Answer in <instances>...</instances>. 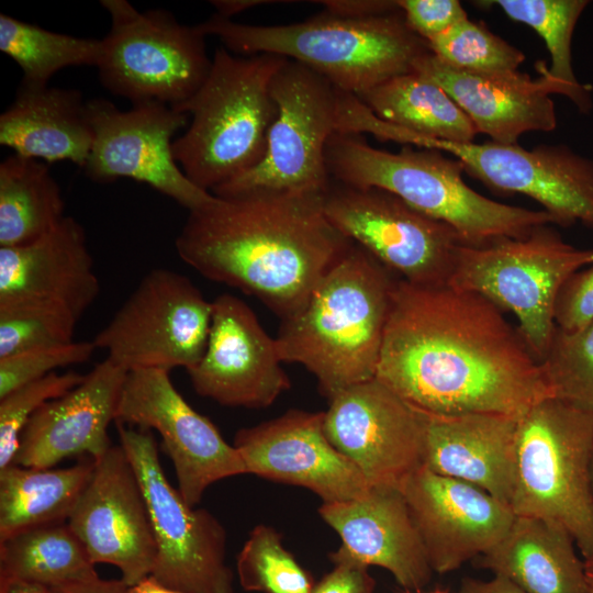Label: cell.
Masks as SVG:
<instances>
[{
    "instance_id": "17",
    "label": "cell",
    "mask_w": 593,
    "mask_h": 593,
    "mask_svg": "<svg viewBox=\"0 0 593 593\" xmlns=\"http://www.w3.org/2000/svg\"><path fill=\"white\" fill-rule=\"evenodd\" d=\"M324 433L369 484L401 488L423 467L425 414L378 378L331 398Z\"/></svg>"
},
{
    "instance_id": "47",
    "label": "cell",
    "mask_w": 593,
    "mask_h": 593,
    "mask_svg": "<svg viewBox=\"0 0 593 593\" xmlns=\"http://www.w3.org/2000/svg\"><path fill=\"white\" fill-rule=\"evenodd\" d=\"M280 3L286 1H262V0H215L211 1L216 9L215 14L231 19L233 15L264 3Z\"/></svg>"
},
{
    "instance_id": "23",
    "label": "cell",
    "mask_w": 593,
    "mask_h": 593,
    "mask_svg": "<svg viewBox=\"0 0 593 593\" xmlns=\"http://www.w3.org/2000/svg\"><path fill=\"white\" fill-rule=\"evenodd\" d=\"M99 292L85 228L72 216L33 243L0 247V309L49 306L81 318Z\"/></svg>"
},
{
    "instance_id": "2",
    "label": "cell",
    "mask_w": 593,
    "mask_h": 593,
    "mask_svg": "<svg viewBox=\"0 0 593 593\" xmlns=\"http://www.w3.org/2000/svg\"><path fill=\"white\" fill-rule=\"evenodd\" d=\"M324 193L250 190L189 211L181 260L259 300L280 321L298 313L351 240L324 212Z\"/></svg>"
},
{
    "instance_id": "12",
    "label": "cell",
    "mask_w": 593,
    "mask_h": 593,
    "mask_svg": "<svg viewBox=\"0 0 593 593\" xmlns=\"http://www.w3.org/2000/svg\"><path fill=\"white\" fill-rule=\"evenodd\" d=\"M270 92L277 116L257 166L223 184L217 197L250 190L325 193L332 178L325 161L336 133L337 88L324 76L291 59L273 75Z\"/></svg>"
},
{
    "instance_id": "51",
    "label": "cell",
    "mask_w": 593,
    "mask_h": 593,
    "mask_svg": "<svg viewBox=\"0 0 593 593\" xmlns=\"http://www.w3.org/2000/svg\"><path fill=\"white\" fill-rule=\"evenodd\" d=\"M403 593H413L412 591H409V590H404ZM427 593H448V591L446 590H440V589H437V590H434L432 592H427Z\"/></svg>"
},
{
    "instance_id": "8",
    "label": "cell",
    "mask_w": 593,
    "mask_h": 593,
    "mask_svg": "<svg viewBox=\"0 0 593 593\" xmlns=\"http://www.w3.org/2000/svg\"><path fill=\"white\" fill-rule=\"evenodd\" d=\"M552 225L482 246L461 244L447 283L511 312L540 362L557 326L555 309L561 287L575 271L593 264V248L572 246Z\"/></svg>"
},
{
    "instance_id": "18",
    "label": "cell",
    "mask_w": 593,
    "mask_h": 593,
    "mask_svg": "<svg viewBox=\"0 0 593 593\" xmlns=\"http://www.w3.org/2000/svg\"><path fill=\"white\" fill-rule=\"evenodd\" d=\"M93 564L116 567L126 585L150 575L157 545L145 494L121 444L99 459L68 521Z\"/></svg>"
},
{
    "instance_id": "34",
    "label": "cell",
    "mask_w": 593,
    "mask_h": 593,
    "mask_svg": "<svg viewBox=\"0 0 593 593\" xmlns=\"http://www.w3.org/2000/svg\"><path fill=\"white\" fill-rule=\"evenodd\" d=\"M0 51L19 65L22 83L44 87L63 68L98 67L102 38L61 34L1 13Z\"/></svg>"
},
{
    "instance_id": "10",
    "label": "cell",
    "mask_w": 593,
    "mask_h": 593,
    "mask_svg": "<svg viewBox=\"0 0 593 593\" xmlns=\"http://www.w3.org/2000/svg\"><path fill=\"white\" fill-rule=\"evenodd\" d=\"M120 444L145 494L157 556L150 575L186 593H235L226 564L224 526L208 510L189 505L168 481L150 430L115 422Z\"/></svg>"
},
{
    "instance_id": "49",
    "label": "cell",
    "mask_w": 593,
    "mask_h": 593,
    "mask_svg": "<svg viewBox=\"0 0 593 593\" xmlns=\"http://www.w3.org/2000/svg\"><path fill=\"white\" fill-rule=\"evenodd\" d=\"M0 593H49L48 588L24 581H13L0 585Z\"/></svg>"
},
{
    "instance_id": "27",
    "label": "cell",
    "mask_w": 593,
    "mask_h": 593,
    "mask_svg": "<svg viewBox=\"0 0 593 593\" xmlns=\"http://www.w3.org/2000/svg\"><path fill=\"white\" fill-rule=\"evenodd\" d=\"M0 144L23 157L83 168L93 144L87 102L76 89L21 82L0 115Z\"/></svg>"
},
{
    "instance_id": "26",
    "label": "cell",
    "mask_w": 593,
    "mask_h": 593,
    "mask_svg": "<svg viewBox=\"0 0 593 593\" xmlns=\"http://www.w3.org/2000/svg\"><path fill=\"white\" fill-rule=\"evenodd\" d=\"M425 414L423 467L475 485L510 505L519 416Z\"/></svg>"
},
{
    "instance_id": "11",
    "label": "cell",
    "mask_w": 593,
    "mask_h": 593,
    "mask_svg": "<svg viewBox=\"0 0 593 593\" xmlns=\"http://www.w3.org/2000/svg\"><path fill=\"white\" fill-rule=\"evenodd\" d=\"M212 311V301L187 276L152 269L91 342L127 372L188 371L204 355Z\"/></svg>"
},
{
    "instance_id": "52",
    "label": "cell",
    "mask_w": 593,
    "mask_h": 593,
    "mask_svg": "<svg viewBox=\"0 0 593 593\" xmlns=\"http://www.w3.org/2000/svg\"><path fill=\"white\" fill-rule=\"evenodd\" d=\"M591 486H592V493H593V451H592V459H591Z\"/></svg>"
},
{
    "instance_id": "3",
    "label": "cell",
    "mask_w": 593,
    "mask_h": 593,
    "mask_svg": "<svg viewBox=\"0 0 593 593\" xmlns=\"http://www.w3.org/2000/svg\"><path fill=\"white\" fill-rule=\"evenodd\" d=\"M398 279L351 242L303 307L280 321L281 360L305 367L328 400L374 378Z\"/></svg>"
},
{
    "instance_id": "39",
    "label": "cell",
    "mask_w": 593,
    "mask_h": 593,
    "mask_svg": "<svg viewBox=\"0 0 593 593\" xmlns=\"http://www.w3.org/2000/svg\"><path fill=\"white\" fill-rule=\"evenodd\" d=\"M85 377L74 371L53 372L0 398V469L13 463L21 433L38 409L72 390Z\"/></svg>"
},
{
    "instance_id": "19",
    "label": "cell",
    "mask_w": 593,
    "mask_h": 593,
    "mask_svg": "<svg viewBox=\"0 0 593 593\" xmlns=\"http://www.w3.org/2000/svg\"><path fill=\"white\" fill-rule=\"evenodd\" d=\"M212 306L204 355L187 371L195 393L232 407L271 405L291 387L276 339L238 296L222 293Z\"/></svg>"
},
{
    "instance_id": "43",
    "label": "cell",
    "mask_w": 593,
    "mask_h": 593,
    "mask_svg": "<svg viewBox=\"0 0 593 593\" xmlns=\"http://www.w3.org/2000/svg\"><path fill=\"white\" fill-rule=\"evenodd\" d=\"M334 568L315 582L312 593H376V581L368 566L342 547L329 553Z\"/></svg>"
},
{
    "instance_id": "32",
    "label": "cell",
    "mask_w": 593,
    "mask_h": 593,
    "mask_svg": "<svg viewBox=\"0 0 593 593\" xmlns=\"http://www.w3.org/2000/svg\"><path fill=\"white\" fill-rule=\"evenodd\" d=\"M94 566L67 522L41 525L0 540V585L24 581L53 588L94 579Z\"/></svg>"
},
{
    "instance_id": "35",
    "label": "cell",
    "mask_w": 593,
    "mask_h": 593,
    "mask_svg": "<svg viewBox=\"0 0 593 593\" xmlns=\"http://www.w3.org/2000/svg\"><path fill=\"white\" fill-rule=\"evenodd\" d=\"M282 536L257 525L238 553L236 569L245 591L261 593H312L314 579L282 546Z\"/></svg>"
},
{
    "instance_id": "41",
    "label": "cell",
    "mask_w": 593,
    "mask_h": 593,
    "mask_svg": "<svg viewBox=\"0 0 593 593\" xmlns=\"http://www.w3.org/2000/svg\"><path fill=\"white\" fill-rule=\"evenodd\" d=\"M407 26L427 43L468 18L458 0H396Z\"/></svg>"
},
{
    "instance_id": "44",
    "label": "cell",
    "mask_w": 593,
    "mask_h": 593,
    "mask_svg": "<svg viewBox=\"0 0 593 593\" xmlns=\"http://www.w3.org/2000/svg\"><path fill=\"white\" fill-rule=\"evenodd\" d=\"M325 12L339 18L367 19L401 11L396 0H324L315 1Z\"/></svg>"
},
{
    "instance_id": "24",
    "label": "cell",
    "mask_w": 593,
    "mask_h": 593,
    "mask_svg": "<svg viewBox=\"0 0 593 593\" xmlns=\"http://www.w3.org/2000/svg\"><path fill=\"white\" fill-rule=\"evenodd\" d=\"M126 374L105 358L80 384L45 403L21 433L13 463L46 469L74 456H103L112 446L108 427L115 421Z\"/></svg>"
},
{
    "instance_id": "22",
    "label": "cell",
    "mask_w": 593,
    "mask_h": 593,
    "mask_svg": "<svg viewBox=\"0 0 593 593\" xmlns=\"http://www.w3.org/2000/svg\"><path fill=\"white\" fill-rule=\"evenodd\" d=\"M413 70L438 83L466 113L478 133L499 144H517L527 132H551L557 114L551 94L564 89L547 72L546 63L537 64L539 77L533 79L519 70L473 72L451 68L430 51L418 57Z\"/></svg>"
},
{
    "instance_id": "45",
    "label": "cell",
    "mask_w": 593,
    "mask_h": 593,
    "mask_svg": "<svg viewBox=\"0 0 593 593\" xmlns=\"http://www.w3.org/2000/svg\"><path fill=\"white\" fill-rule=\"evenodd\" d=\"M128 586L120 580H103L99 577L48 588L49 593H127Z\"/></svg>"
},
{
    "instance_id": "38",
    "label": "cell",
    "mask_w": 593,
    "mask_h": 593,
    "mask_svg": "<svg viewBox=\"0 0 593 593\" xmlns=\"http://www.w3.org/2000/svg\"><path fill=\"white\" fill-rule=\"evenodd\" d=\"M79 317L49 306L0 309V358L74 342Z\"/></svg>"
},
{
    "instance_id": "4",
    "label": "cell",
    "mask_w": 593,
    "mask_h": 593,
    "mask_svg": "<svg viewBox=\"0 0 593 593\" xmlns=\"http://www.w3.org/2000/svg\"><path fill=\"white\" fill-rule=\"evenodd\" d=\"M329 177L356 188L387 190L417 211L451 226L462 244L482 246L555 224L544 210L501 203L473 190L460 160L434 148L372 147L360 134L335 133L325 148Z\"/></svg>"
},
{
    "instance_id": "42",
    "label": "cell",
    "mask_w": 593,
    "mask_h": 593,
    "mask_svg": "<svg viewBox=\"0 0 593 593\" xmlns=\"http://www.w3.org/2000/svg\"><path fill=\"white\" fill-rule=\"evenodd\" d=\"M555 321L568 332L593 321V264L575 271L563 283L556 302Z\"/></svg>"
},
{
    "instance_id": "31",
    "label": "cell",
    "mask_w": 593,
    "mask_h": 593,
    "mask_svg": "<svg viewBox=\"0 0 593 593\" xmlns=\"http://www.w3.org/2000/svg\"><path fill=\"white\" fill-rule=\"evenodd\" d=\"M60 187L48 165L13 154L0 164V247L33 243L64 219Z\"/></svg>"
},
{
    "instance_id": "40",
    "label": "cell",
    "mask_w": 593,
    "mask_h": 593,
    "mask_svg": "<svg viewBox=\"0 0 593 593\" xmlns=\"http://www.w3.org/2000/svg\"><path fill=\"white\" fill-rule=\"evenodd\" d=\"M91 340L41 347L0 358V398L56 369L85 362L96 351Z\"/></svg>"
},
{
    "instance_id": "16",
    "label": "cell",
    "mask_w": 593,
    "mask_h": 593,
    "mask_svg": "<svg viewBox=\"0 0 593 593\" xmlns=\"http://www.w3.org/2000/svg\"><path fill=\"white\" fill-rule=\"evenodd\" d=\"M417 147L452 155L466 174L492 191L535 200L556 225L579 223L593 230V159L566 144L526 149L492 141L458 144L421 137Z\"/></svg>"
},
{
    "instance_id": "30",
    "label": "cell",
    "mask_w": 593,
    "mask_h": 593,
    "mask_svg": "<svg viewBox=\"0 0 593 593\" xmlns=\"http://www.w3.org/2000/svg\"><path fill=\"white\" fill-rule=\"evenodd\" d=\"M94 467L85 459L63 469H0V540L27 528L67 522Z\"/></svg>"
},
{
    "instance_id": "9",
    "label": "cell",
    "mask_w": 593,
    "mask_h": 593,
    "mask_svg": "<svg viewBox=\"0 0 593 593\" xmlns=\"http://www.w3.org/2000/svg\"><path fill=\"white\" fill-rule=\"evenodd\" d=\"M111 19L98 65L102 86L132 104L158 102L171 108L202 86L212 59L205 36L161 9L138 11L126 0H101Z\"/></svg>"
},
{
    "instance_id": "6",
    "label": "cell",
    "mask_w": 593,
    "mask_h": 593,
    "mask_svg": "<svg viewBox=\"0 0 593 593\" xmlns=\"http://www.w3.org/2000/svg\"><path fill=\"white\" fill-rule=\"evenodd\" d=\"M286 60L271 54L237 56L219 47L199 90L174 107L192 116L174 139L172 154L195 186L212 193L262 159L278 112L270 83Z\"/></svg>"
},
{
    "instance_id": "20",
    "label": "cell",
    "mask_w": 593,
    "mask_h": 593,
    "mask_svg": "<svg viewBox=\"0 0 593 593\" xmlns=\"http://www.w3.org/2000/svg\"><path fill=\"white\" fill-rule=\"evenodd\" d=\"M323 419L324 412L290 410L277 418L240 428L233 446L247 473L306 488L323 503L359 499L371 485L358 467L329 443Z\"/></svg>"
},
{
    "instance_id": "33",
    "label": "cell",
    "mask_w": 593,
    "mask_h": 593,
    "mask_svg": "<svg viewBox=\"0 0 593 593\" xmlns=\"http://www.w3.org/2000/svg\"><path fill=\"white\" fill-rule=\"evenodd\" d=\"M511 20L532 27L544 41L550 56L548 75L566 91L581 113L593 108L592 86L581 83L572 65V38L588 0H493Z\"/></svg>"
},
{
    "instance_id": "37",
    "label": "cell",
    "mask_w": 593,
    "mask_h": 593,
    "mask_svg": "<svg viewBox=\"0 0 593 593\" xmlns=\"http://www.w3.org/2000/svg\"><path fill=\"white\" fill-rule=\"evenodd\" d=\"M445 65L473 72L518 70L525 54L491 32L483 22L469 18L427 43Z\"/></svg>"
},
{
    "instance_id": "7",
    "label": "cell",
    "mask_w": 593,
    "mask_h": 593,
    "mask_svg": "<svg viewBox=\"0 0 593 593\" xmlns=\"http://www.w3.org/2000/svg\"><path fill=\"white\" fill-rule=\"evenodd\" d=\"M593 413L546 398L518 418L511 508L566 528L593 555Z\"/></svg>"
},
{
    "instance_id": "50",
    "label": "cell",
    "mask_w": 593,
    "mask_h": 593,
    "mask_svg": "<svg viewBox=\"0 0 593 593\" xmlns=\"http://www.w3.org/2000/svg\"><path fill=\"white\" fill-rule=\"evenodd\" d=\"M588 593H593V555L584 559Z\"/></svg>"
},
{
    "instance_id": "46",
    "label": "cell",
    "mask_w": 593,
    "mask_h": 593,
    "mask_svg": "<svg viewBox=\"0 0 593 593\" xmlns=\"http://www.w3.org/2000/svg\"><path fill=\"white\" fill-rule=\"evenodd\" d=\"M459 593H526L505 578L494 575L483 581L466 577L461 580Z\"/></svg>"
},
{
    "instance_id": "21",
    "label": "cell",
    "mask_w": 593,
    "mask_h": 593,
    "mask_svg": "<svg viewBox=\"0 0 593 593\" xmlns=\"http://www.w3.org/2000/svg\"><path fill=\"white\" fill-rule=\"evenodd\" d=\"M400 489L428 562L440 574L488 551L515 518L510 505L482 489L424 467Z\"/></svg>"
},
{
    "instance_id": "48",
    "label": "cell",
    "mask_w": 593,
    "mask_h": 593,
    "mask_svg": "<svg viewBox=\"0 0 593 593\" xmlns=\"http://www.w3.org/2000/svg\"><path fill=\"white\" fill-rule=\"evenodd\" d=\"M127 593H186L182 591L169 589L160 584L152 575L143 579L137 584L130 586Z\"/></svg>"
},
{
    "instance_id": "14",
    "label": "cell",
    "mask_w": 593,
    "mask_h": 593,
    "mask_svg": "<svg viewBox=\"0 0 593 593\" xmlns=\"http://www.w3.org/2000/svg\"><path fill=\"white\" fill-rule=\"evenodd\" d=\"M87 112L93 144L82 169L90 180L143 182L189 211L213 200L214 194L190 181L174 158L172 137L188 125L187 113L158 102L123 111L103 98L87 101Z\"/></svg>"
},
{
    "instance_id": "29",
    "label": "cell",
    "mask_w": 593,
    "mask_h": 593,
    "mask_svg": "<svg viewBox=\"0 0 593 593\" xmlns=\"http://www.w3.org/2000/svg\"><path fill=\"white\" fill-rule=\"evenodd\" d=\"M379 119L425 138L473 143L479 134L451 97L415 70L394 76L356 96Z\"/></svg>"
},
{
    "instance_id": "15",
    "label": "cell",
    "mask_w": 593,
    "mask_h": 593,
    "mask_svg": "<svg viewBox=\"0 0 593 593\" xmlns=\"http://www.w3.org/2000/svg\"><path fill=\"white\" fill-rule=\"evenodd\" d=\"M169 372L128 371L114 422L160 435L163 449L176 471L178 490L189 505L195 506L211 484L247 470L237 449L177 391Z\"/></svg>"
},
{
    "instance_id": "1",
    "label": "cell",
    "mask_w": 593,
    "mask_h": 593,
    "mask_svg": "<svg viewBox=\"0 0 593 593\" xmlns=\"http://www.w3.org/2000/svg\"><path fill=\"white\" fill-rule=\"evenodd\" d=\"M376 378L432 415L521 416L551 396L541 362L493 302L400 278Z\"/></svg>"
},
{
    "instance_id": "25",
    "label": "cell",
    "mask_w": 593,
    "mask_h": 593,
    "mask_svg": "<svg viewBox=\"0 0 593 593\" xmlns=\"http://www.w3.org/2000/svg\"><path fill=\"white\" fill-rule=\"evenodd\" d=\"M318 513L347 553L384 568L404 590L419 591L430 581L434 571L400 488L372 485L359 499L322 503Z\"/></svg>"
},
{
    "instance_id": "5",
    "label": "cell",
    "mask_w": 593,
    "mask_h": 593,
    "mask_svg": "<svg viewBox=\"0 0 593 593\" xmlns=\"http://www.w3.org/2000/svg\"><path fill=\"white\" fill-rule=\"evenodd\" d=\"M195 27L204 36L219 37L234 54H271L299 61L355 96L412 71L415 60L429 52L401 11L367 19L323 12L284 25L242 24L214 13Z\"/></svg>"
},
{
    "instance_id": "13",
    "label": "cell",
    "mask_w": 593,
    "mask_h": 593,
    "mask_svg": "<svg viewBox=\"0 0 593 593\" xmlns=\"http://www.w3.org/2000/svg\"><path fill=\"white\" fill-rule=\"evenodd\" d=\"M324 212L347 239L399 278L417 286L447 284L458 247L457 232L379 188H356L332 179Z\"/></svg>"
},
{
    "instance_id": "28",
    "label": "cell",
    "mask_w": 593,
    "mask_h": 593,
    "mask_svg": "<svg viewBox=\"0 0 593 593\" xmlns=\"http://www.w3.org/2000/svg\"><path fill=\"white\" fill-rule=\"evenodd\" d=\"M475 566L505 578L526 593H588L585 566L562 526L516 516L503 538Z\"/></svg>"
},
{
    "instance_id": "36",
    "label": "cell",
    "mask_w": 593,
    "mask_h": 593,
    "mask_svg": "<svg viewBox=\"0 0 593 593\" xmlns=\"http://www.w3.org/2000/svg\"><path fill=\"white\" fill-rule=\"evenodd\" d=\"M541 367L552 398L593 413V321L571 332L556 326Z\"/></svg>"
}]
</instances>
